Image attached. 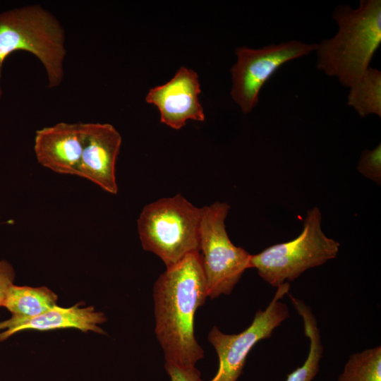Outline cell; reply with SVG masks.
I'll return each mask as SVG.
<instances>
[{"label": "cell", "instance_id": "6da1fadb", "mask_svg": "<svg viewBox=\"0 0 381 381\" xmlns=\"http://www.w3.org/2000/svg\"><path fill=\"white\" fill-rule=\"evenodd\" d=\"M155 334L166 361L195 366L203 350L194 334V316L207 298L199 252L167 268L156 281Z\"/></svg>", "mask_w": 381, "mask_h": 381}, {"label": "cell", "instance_id": "7a4b0ae2", "mask_svg": "<svg viewBox=\"0 0 381 381\" xmlns=\"http://www.w3.org/2000/svg\"><path fill=\"white\" fill-rule=\"evenodd\" d=\"M332 18L339 29L318 44L317 68L350 87L370 67L381 44V1L361 0L357 8L340 5Z\"/></svg>", "mask_w": 381, "mask_h": 381}, {"label": "cell", "instance_id": "3957f363", "mask_svg": "<svg viewBox=\"0 0 381 381\" xmlns=\"http://www.w3.org/2000/svg\"><path fill=\"white\" fill-rule=\"evenodd\" d=\"M18 50L28 52L41 61L49 87L61 84L66 54L65 32L53 14L39 5L0 14V76L6 59Z\"/></svg>", "mask_w": 381, "mask_h": 381}, {"label": "cell", "instance_id": "277c9868", "mask_svg": "<svg viewBox=\"0 0 381 381\" xmlns=\"http://www.w3.org/2000/svg\"><path fill=\"white\" fill-rule=\"evenodd\" d=\"M202 207H197L181 194L152 202L138 219L144 250L157 255L167 268L190 253L200 251Z\"/></svg>", "mask_w": 381, "mask_h": 381}, {"label": "cell", "instance_id": "5b68a950", "mask_svg": "<svg viewBox=\"0 0 381 381\" xmlns=\"http://www.w3.org/2000/svg\"><path fill=\"white\" fill-rule=\"evenodd\" d=\"M318 207L309 210L301 233L294 239L267 247L251 255L250 268L274 287L295 280L310 268L335 258L339 243L325 235Z\"/></svg>", "mask_w": 381, "mask_h": 381}, {"label": "cell", "instance_id": "8992f818", "mask_svg": "<svg viewBox=\"0 0 381 381\" xmlns=\"http://www.w3.org/2000/svg\"><path fill=\"white\" fill-rule=\"evenodd\" d=\"M230 206L217 201L202 207L200 226V255L207 297L230 294L246 270L251 255L230 240L225 219Z\"/></svg>", "mask_w": 381, "mask_h": 381}, {"label": "cell", "instance_id": "52a82bcc", "mask_svg": "<svg viewBox=\"0 0 381 381\" xmlns=\"http://www.w3.org/2000/svg\"><path fill=\"white\" fill-rule=\"evenodd\" d=\"M317 47L318 44L291 40L258 49L237 47V61L230 71L231 96L241 111L248 114L253 109L262 87L282 66L308 55Z\"/></svg>", "mask_w": 381, "mask_h": 381}, {"label": "cell", "instance_id": "ba28073f", "mask_svg": "<svg viewBox=\"0 0 381 381\" xmlns=\"http://www.w3.org/2000/svg\"><path fill=\"white\" fill-rule=\"evenodd\" d=\"M290 283L277 287L274 296L264 310H258L251 325L236 334L222 332L216 326L208 334V340L219 358V368L210 381H236L241 374L250 350L260 340L270 338L273 330L289 318L286 304L279 300L289 294Z\"/></svg>", "mask_w": 381, "mask_h": 381}, {"label": "cell", "instance_id": "9c48e42d", "mask_svg": "<svg viewBox=\"0 0 381 381\" xmlns=\"http://www.w3.org/2000/svg\"><path fill=\"white\" fill-rule=\"evenodd\" d=\"M121 141L120 133L111 124L84 123L83 149L76 176L116 194V162Z\"/></svg>", "mask_w": 381, "mask_h": 381}, {"label": "cell", "instance_id": "30bf717a", "mask_svg": "<svg viewBox=\"0 0 381 381\" xmlns=\"http://www.w3.org/2000/svg\"><path fill=\"white\" fill-rule=\"evenodd\" d=\"M200 92L197 73L181 66L170 80L151 88L145 101L158 108L162 123L179 130L188 119L205 120L203 109L198 99Z\"/></svg>", "mask_w": 381, "mask_h": 381}, {"label": "cell", "instance_id": "8fae6325", "mask_svg": "<svg viewBox=\"0 0 381 381\" xmlns=\"http://www.w3.org/2000/svg\"><path fill=\"white\" fill-rule=\"evenodd\" d=\"M84 142V123L61 122L37 131L34 151L38 162L61 174H77Z\"/></svg>", "mask_w": 381, "mask_h": 381}, {"label": "cell", "instance_id": "7c38bea8", "mask_svg": "<svg viewBox=\"0 0 381 381\" xmlns=\"http://www.w3.org/2000/svg\"><path fill=\"white\" fill-rule=\"evenodd\" d=\"M79 306V303L70 308L56 306L34 318L25 319L11 318L0 322V342L17 332L28 329L47 331L75 328L83 332L92 331L99 334H105V332L99 326L107 320L104 314L95 311L93 306L85 308Z\"/></svg>", "mask_w": 381, "mask_h": 381}, {"label": "cell", "instance_id": "4fadbf2b", "mask_svg": "<svg viewBox=\"0 0 381 381\" xmlns=\"http://www.w3.org/2000/svg\"><path fill=\"white\" fill-rule=\"evenodd\" d=\"M56 294L46 286L31 287L13 284L3 306L13 318L25 319L38 316L57 306Z\"/></svg>", "mask_w": 381, "mask_h": 381}, {"label": "cell", "instance_id": "5bb4252c", "mask_svg": "<svg viewBox=\"0 0 381 381\" xmlns=\"http://www.w3.org/2000/svg\"><path fill=\"white\" fill-rule=\"evenodd\" d=\"M291 303L302 318L306 336L310 341V349L304 363L287 375L286 381H311L320 369L323 346L318 322L311 309L303 301L289 294Z\"/></svg>", "mask_w": 381, "mask_h": 381}, {"label": "cell", "instance_id": "9a60e30c", "mask_svg": "<svg viewBox=\"0 0 381 381\" xmlns=\"http://www.w3.org/2000/svg\"><path fill=\"white\" fill-rule=\"evenodd\" d=\"M347 104L361 117L370 114L381 116V72L369 67L350 87Z\"/></svg>", "mask_w": 381, "mask_h": 381}, {"label": "cell", "instance_id": "2e32d148", "mask_svg": "<svg viewBox=\"0 0 381 381\" xmlns=\"http://www.w3.org/2000/svg\"><path fill=\"white\" fill-rule=\"evenodd\" d=\"M337 381H381V347L352 354Z\"/></svg>", "mask_w": 381, "mask_h": 381}, {"label": "cell", "instance_id": "e0dca14e", "mask_svg": "<svg viewBox=\"0 0 381 381\" xmlns=\"http://www.w3.org/2000/svg\"><path fill=\"white\" fill-rule=\"evenodd\" d=\"M358 171L376 183H381V145L379 144L373 150L363 151L358 166Z\"/></svg>", "mask_w": 381, "mask_h": 381}, {"label": "cell", "instance_id": "ac0fdd59", "mask_svg": "<svg viewBox=\"0 0 381 381\" xmlns=\"http://www.w3.org/2000/svg\"><path fill=\"white\" fill-rule=\"evenodd\" d=\"M164 367L171 381H202L200 373L195 366H185L166 361Z\"/></svg>", "mask_w": 381, "mask_h": 381}, {"label": "cell", "instance_id": "d6986e66", "mask_svg": "<svg viewBox=\"0 0 381 381\" xmlns=\"http://www.w3.org/2000/svg\"><path fill=\"white\" fill-rule=\"evenodd\" d=\"M15 271L6 260H0V307L3 306L7 293L14 284Z\"/></svg>", "mask_w": 381, "mask_h": 381}, {"label": "cell", "instance_id": "ffe728a7", "mask_svg": "<svg viewBox=\"0 0 381 381\" xmlns=\"http://www.w3.org/2000/svg\"><path fill=\"white\" fill-rule=\"evenodd\" d=\"M1 89H0V96H1Z\"/></svg>", "mask_w": 381, "mask_h": 381}]
</instances>
